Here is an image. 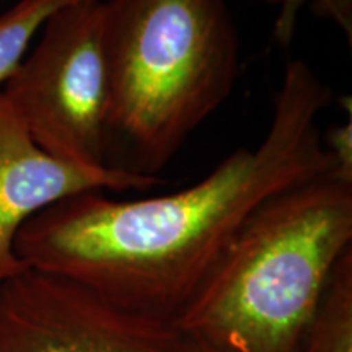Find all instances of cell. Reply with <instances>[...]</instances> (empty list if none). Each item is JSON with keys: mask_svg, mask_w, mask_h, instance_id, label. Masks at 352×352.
Returning a JSON list of instances; mask_svg holds the SVG:
<instances>
[{"mask_svg": "<svg viewBox=\"0 0 352 352\" xmlns=\"http://www.w3.org/2000/svg\"><path fill=\"white\" fill-rule=\"evenodd\" d=\"M352 248V175L263 202L173 324L222 352H298L329 276Z\"/></svg>", "mask_w": 352, "mask_h": 352, "instance_id": "7a4b0ae2", "label": "cell"}, {"mask_svg": "<svg viewBox=\"0 0 352 352\" xmlns=\"http://www.w3.org/2000/svg\"><path fill=\"white\" fill-rule=\"evenodd\" d=\"M298 352H352V248L334 266Z\"/></svg>", "mask_w": 352, "mask_h": 352, "instance_id": "52a82bcc", "label": "cell"}, {"mask_svg": "<svg viewBox=\"0 0 352 352\" xmlns=\"http://www.w3.org/2000/svg\"><path fill=\"white\" fill-rule=\"evenodd\" d=\"M0 94L44 152L108 166L103 0H78L52 13Z\"/></svg>", "mask_w": 352, "mask_h": 352, "instance_id": "277c9868", "label": "cell"}, {"mask_svg": "<svg viewBox=\"0 0 352 352\" xmlns=\"http://www.w3.org/2000/svg\"><path fill=\"white\" fill-rule=\"evenodd\" d=\"M276 8L272 38L277 46L287 50L297 33L298 16L308 0H259ZM320 15L333 20L351 41L352 38V0H311Z\"/></svg>", "mask_w": 352, "mask_h": 352, "instance_id": "9c48e42d", "label": "cell"}, {"mask_svg": "<svg viewBox=\"0 0 352 352\" xmlns=\"http://www.w3.org/2000/svg\"><path fill=\"white\" fill-rule=\"evenodd\" d=\"M173 321L124 310L64 277L25 270L0 284V352H182Z\"/></svg>", "mask_w": 352, "mask_h": 352, "instance_id": "5b68a950", "label": "cell"}, {"mask_svg": "<svg viewBox=\"0 0 352 352\" xmlns=\"http://www.w3.org/2000/svg\"><path fill=\"white\" fill-rule=\"evenodd\" d=\"M164 183L111 166H88L44 152L0 94V284L26 264L16 256L21 227L56 202L88 191H148Z\"/></svg>", "mask_w": 352, "mask_h": 352, "instance_id": "8992f818", "label": "cell"}, {"mask_svg": "<svg viewBox=\"0 0 352 352\" xmlns=\"http://www.w3.org/2000/svg\"><path fill=\"white\" fill-rule=\"evenodd\" d=\"M182 352H222V351H219L217 347L206 344V342H202V341L191 340V338L183 336Z\"/></svg>", "mask_w": 352, "mask_h": 352, "instance_id": "30bf717a", "label": "cell"}, {"mask_svg": "<svg viewBox=\"0 0 352 352\" xmlns=\"http://www.w3.org/2000/svg\"><path fill=\"white\" fill-rule=\"evenodd\" d=\"M333 101V88L310 64L290 60L256 147L236 148L170 195L118 201L88 191L56 202L21 227L16 256L124 310L175 321L263 202L342 171L318 127Z\"/></svg>", "mask_w": 352, "mask_h": 352, "instance_id": "6da1fadb", "label": "cell"}, {"mask_svg": "<svg viewBox=\"0 0 352 352\" xmlns=\"http://www.w3.org/2000/svg\"><path fill=\"white\" fill-rule=\"evenodd\" d=\"M78 0H19L0 13V90L28 54L52 13Z\"/></svg>", "mask_w": 352, "mask_h": 352, "instance_id": "ba28073f", "label": "cell"}, {"mask_svg": "<svg viewBox=\"0 0 352 352\" xmlns=\"http://www.w3.org/2000/svg\"><path fill=\"white\" fill-rule=\"evenodd\" d=\"M108 166L158 176L230 98L241 44L228 0H103Z\"/></svg>", "mask_w": 352, "mask_h": 352, "instance_id": "3957f363", "label": "cell"}]
</instances>
